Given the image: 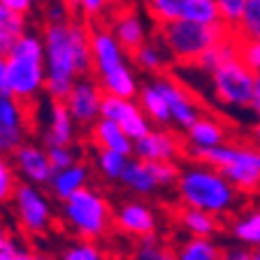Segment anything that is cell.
Listing matches in <instances>:
<instances>
[{"label": "cell", "mask_w": 260, "mask_h": 260, "mask_svg": "<svg viewBox=\"0 0 260 260\" xmlns=\"http://www.w3.org/2000/svg\"><path fill=\"white\" fill-rule=\"evenodd\" d=\"M228 230H230V237L235 244L246 246L251 251L260 249V207L235 214Z\"/></svg>", "instance_id": "cell-24"}, {"label": "cell", "mask_w": 260, "mask_h": 260, "mask_svg": "<svg viewBox=\"0 0 260 260\" xmlns=\"http://www.w3.org/2000/svg\"><path fill=\"white\" fill-rule=\"evenodd\" d=\"M5 60L10 93L23 105L35 103L47 86V54H44L42 35L28 30L23 38L16 40Z\"/></svg>", "instance_id": "cell-3"}, {"label": "cell", "mask_w": 260, "mask_h": 260, "mask_svg": "<svg viewBox=\"0 0 260 260\" xmlns=\"http://www.w3.org/2000/svg\"><path fill=\"white\" fill-rule=\"evenodd\" d=\"M114 228L130 237L144 239L156 235L158 216L151 205H146L144 200H128L114 211Z\"/></svg>", "instance_id": "cell-15"}, {"label": "cell", "mask_w": 260, "mask_h": 260, "mask_svg": "<svg viewBox=\"0 0 260 260\" xmlns=\"http://www.w3.org/2000/svg\"><path fill=\"white\" fill-rule=\"evenodd\" d=\"M233 35L228 26L218 23H193L179 21L158 26V42L170 56L181 65H195L214 44L223 42Z\"/></svg>", "instance_id": "cell-5"}, {"label": "cell", "mask_w": 260, "mask_h": 260, "mask_svg": "<svg viewBox=\"0 0 260 260\" xmlns=\"http://www.w3.org/2000/svg\"><path fill=\"white\" fill-rule=\"evenodd\" d=\"M177 223L188 233V237L200 239H214L223 228L218 216L207 214L202 209H193V207H181L177 211Z\"/></svg>", "instance_id": "cell-23"}, {"label": "cell", "mask_w": 260, "mask_h": 260, "mask_svg": "<svg viewBox=\"0 0 260 260\" xmlns=\"http://www.w3.org/2000/svg\"><path fill=\"white\" fill-rule=\"evenodd\" d=\"M251 137H253V142H255V146H260V121L251 128Z\"/></svg>", "instance_id": "cell-48"}, {"label": "cell", "mask_w": 260, "mask_h": 260, "mask_svg": "<svg viewBox=\"0 0 260 260\" xmlns=\"http://www.w3.org/2000/svg\"><path fill=\"white\" fill-rule=\"evenodd\" d=\"M26 137H28V128H26V125H19V128H7V125H0V156L12 158L28 142Z\"/></svg>", "instance_id": "cell-37"}, {"label": "cell", "mask_w": 260, "mask_h": 260, "mask_svg": "<svg viewBox=\"0 0 260 260\" xmlns=\"http://www.w3.org/2000/svg\"><path fill=\"white\" fill-rule=\"evenodd\" d=\"M49 153V160H51V165H54V170H65V168H72V165H77V151L70 146H51V149H47Z\"/></svg>", "instance_id": "cell-40"}, {"label": "cell", "mask_w": 260, "mask_h": 260, "mask_svg": "<svg viewBox=\"0 0 260 260\" xmlns=\"http://www.w3.org/2000/svg\"><path fill=\"white\" fill-rule=\"evenodd\" d=\"M16 174L23 179V184L32 186H49L54 177V165L49 160L47 146H40L35 142H26L19 151L12 156Z\"/></svg>", "instance_id": "cell-13"}, {"label": "cell", "mask_w": 260, "mask_h": 260, "mask_svg": "<svg viewBox=\"0 0 260 260\" xmlns=\"http://www.w3.org/2000/svg\"><path fill=\"white\" fill-rule=\"evenodd\" d=\"M112 32L114 38L121 42V47L130 54H135L142 44H146V26L144 19L137 14L135 10H123L121 14L114 16L112 21Z\"/></svg>", "instance_id": "cell-21"}, {"label": "cell", "mask_w": 260, "mask_h": 260, "mask_svg": "<svg viewBox=\"0 0 260 260\" xmlns=\"http://www.w3.org/2000/svg\"><path fill=\"white\" fill-rule=\"evenodd\" d=\"M251 0H216V7H218V16H221V23L228 26L230 30H237L239 21H242L244 12L249 7Z\"/></svg>", "instance_id": "cell-38"}, {"label": "cell", "mask_w": 260, "mask_h": 260, "mask_svg": "<svg viewBox=\"0 0 260 260\" xmlns=\"http://www.w3.org/2000/svg\"><path fill=\"white\" fill-rule=\"evenodd\" d=\"M26 246L16 242V237L0 223V260H19Z\"/></svg>", "instance_id": "cell-39"}, {"label": "cell", "mask_w": 260, "mask_h": 260, "mask_svg": "<svg viewBox=\"0 0 260 260\" xmlns=\"http://www.w3.org/2000/svg\"><path fill=\"white\" fill-rule=\"evenodd\" d=\"M26 32H28L26 16L7 10L5 5H0V51H3V56L10 54L16 40L23 38Z\"/></svg>", "instance_id": "cell-28"}, {"label": "cell", "mask_w": 260, "mask_h": 260, "mask_svg": "<svg viewBox=\"0 0 260 260\" xmlns=\"http://www.w3.org/2000/svg\"><path fill=\"white\" fill-rule=\"evenodd\" d=\"M177 198L181 200V207L202 209L221 218L237 207L239 190L216 168L190 160V165L181 168Z\"/></svg>", "instance_id": "cell-2"}, {"label": "cell", "mask_w": 260, "mask_h": 260, "mask_svg": "<svg viewBox=\"0 0 260 260\" xmlns=\"http://www.w3.org/2000/svg\"><path fill=\"white\" fill-rule=\"evenodd\" d=\"M51 0H35V5H49Z\"/></svg>", "instance_id": "cell-50"}, {"label": "cell", "mask_w": 260, "mask_h": 260, "mask_svg": "<svg viewBox=\"0 0 260 260\" xmlns=\"http://www.w3.org/2000/svg\"><path fill=\"white\" fill-rule=\"evenodd\" d=\"M109 0H77V10L81 12L84 19H98L107 10Z\"/></svg>", "instance_id": "cell-43"}, {"label": "cell", "mask_w": 260, "mask_h": 260, "mask_svg": "<svg viewBox=\"0 0 260 260\" xmlns=\"http://www.w3.org/2000/svg\"><path fill=\"white\" fill-rule=\"evenodd\" d=\"M70 7L65 5L63 0H51L44 10V23H60V21H68L70 16H68Z\"/></svg>", "instance_id": "cell-42"}, {"label": "cell", "mask_w": 260, "mask_h": 260, "mask_svg": "<svg viewBox=\"0 0 260 260\" xmlns=\"http://www.w3.org/2000/svg\"><path fill=\"white\" fill-rule=\"evenodd\" d=\"M128 160L130 158L121 156L116 151H107V149H98V153H95L98 172L103 174L105 179H109V181H121L125 168H128Z\"/></svg>", "instance_id": "cell-32"}, {"label": "cell", "mask_w": 260, "mask_h": 260, "mask_svg": "<svg viewBox=\"0 0 260 260\" xmlns=\"http://www.w3.org/2000/svg\"><path fill=\"white\" fill-rule=\"evenodd\" d=\"M137 103H140L142 112L146 114V119L151 121L153 125L165 128V125L172 123V112H170L168 100H165V95H162L160 91H158V86L153 84V81H149V84L142 86Z\"/></svg>", "instance_id": "cell-26"}, {"label": "cell", "mask_w": 260, "mask_h": 260, "mask_svg": "<svg viewBox=\"0 0 260 260\" xmlns=\"http://www.w3.org/2000/svg\"><path fill=\"white\" fill-rule=\"evenodd\" d=\"M100 119H109V121H114V123H119L121 128H123V133L133 142L146 137L153 130L151 128L153 123L146 119V114L142 112L137 100H121V98L105 95Z\"/></svg>", "instance_id": "cell-11"}, {"label": "cell", "mask_w": 260, "mask_h": 260, "mask_svg": "<svg viewBox=\"0 0 260 260\" xmlns=\"http://www.w3.org/2000/svg\"><path fill=\"white\" fill-rule=\"evenodd\" d=\"M211 93L223 107L249 109L253 103V81L255 72L242 60V56L221 65L209 75Z\"/></svg>", "instance_id": "cell-7"}, {"label": "cell", "mask_w": 260, "mask_h": 260, "mask_svg": "<svg viewBox=\"0 0 260 260\" xmlns=\"http://www.w3.org/2000/svg\"><path fill=\"white\" fill-rule=\"evenodd\" d=\"M16 188H19V181H16L14 162H12V158L0 156V205H7L14 200Z\"/></svg>", "instance_id": "cell-36"}, {"label": "cell", "mask_w": 260, "mask_h": 260, "mask_svg": "<svg viewBox=\"0 0 260 260\" xmlns=\"http://www.w3.org/2000/svg\"><path fill=\"white\" fill-rule=\"evenodd\" d=\"M63 223L84 242H98L114 228V209L100 190L86 186L60 205Z\"/></svg>", "instance_id": "cell-6"}, {"label": "cell", "mask_w": 260, "mask_h": 260, "mask_svg": "<svg viewBox=\"0 0 260 260\" xmlns=\"http://www.w3.org/2000/svg\"><path fill=\"white\" fill-rule=\"evenodd\" d=\"M184 153V142L170 128H156L135 142V158L146 162H177Z\"/></svg>", "instance_id": "cell-16"}, {"label": "cell", "mask_w": 260, "mask_h": 260, "mask_svg": "<svg viewBox=\"0 0 260 260\" xmlns=\"http://www.w3.org/2000/svg\"><path fill=\"white\" fill-rule=\"evenodd\" d=\"M253 260H260V249H255V251H253Z\"/></svg>", "instance_id": "cell-51"}, {"label": "cell", "mask_w": 260, "mask_h": 260, "mask_svg": "<svg viewBox=\"0 0 260 260\" xmlns=\"http://www.w3.org/2000/svg\"><path fill=\"white\" fill-rule=\"evenodd\" d=\"M146 14L151 16L158 26L179 21L193 23H218L216 0H142Z\"/></svg>", "instance_id": "cell-9"}, {"label": "cell", "mask_w": 260, "mask_h": 260, "mask_svg": "<svg viewBox=\"0 0 260 260\" xmlns=\"http://www.w3.org/2000/svg\"><path fill=\"white\" fill-rule=\"evenodd\" d=\"M40 35L47 54V79L77 81L93 72L91 28L84 21L68 19L60 23H44Z\"/></svg>", "instance_id": "cell-1"}, {"label": "cell", "mask_w": 260, "mask_h": 260, "mask_svg": "<svg viewBox=\"0 0 260 260\" xmlns=\"http://www.w3.org/2000/svg\"><path fill=\"white\" fill-rule=\"evenodd\" d=\"M0 5H5L7 10L16 12V14L21 16H28L35 7V0H0Z\"/></svg>", "instance_id": "cell-45"}, {"label": "cell", "mask_w": 260, "mask_h": 260, "mask_svg": "<svg viewBox=\"0 0 260 260\" xmlns=\"http://www.w3.org/2000/svg\"><path fill=\"white\" fill-rule=\"evenodd\" d=\"M221 249L214 239L188 237L177 246V260H221Z\"/></svg>", "instance_id": "cell-29"}, {"label": "cell", "mask_w": 260, "mask_h": 260, "mask_svg": "<svg viewBox=\"0 0 260 260\" xmlns=\"http://www.w3.org/2000/svg\"><path fill=\"white\" fill-rule=\"evenodd\" d=\"M133 260H177V249L160 242L156 235L144 239H137V246L133 251Z\"/></svg>", "instance_id": "cell-30"}, {"label": "cell", "mask_w": 260, "mask_h": 260, "mask_svg": "<svg viewBox=\"0 0 260 260\" xmlns=\"http://www.w3.org/2000/svg\"><path fill=\"white\" fill-rule=\"evenodd\" d=\"M0 58H5V56H3V51H0Z\"/></svg>", "instance_id": "cell-52"}, {"label": "cell", "mask_w": 260, "mask_h": 260, "mask_svg": "<svg viewBox=\"0 0 260 260\" xmlns=\"http://www.w3.org/2000/svg\"><path fill=\"white\" fill-rule=\"evenodd\" d=\"M221 260H253V251L233 242L221 249Z\"/></svg>", "instance_id": "cell-44"}, {"label": "cell", "mask_w": 260, "mask_h": 260, "mask_svg": "<svg viewBox=\"0 0 260 260\" xmlns=\"http://www.w3.org/2000/svg\"><path fill=\"white\" fill-rule=\"evenodd\" d=\"M121 184L128 190H133L135 195H153L156 190H160V184L156 179V172H153V165L146 160H140V158H130L128 168H125L123 177H121Z\"/></svg>", "instance_id": "cell-25"}, {"label": "cell", "mask_w": 260, "mask_h": 260, "mask_svg": "<svg viewBox=\"0 0 260 260\" xmlns=\"http://www.w3.org/2000/svg\"><path fill=\"white\" fill-rule=\"evenodd\" d=\"M235 35H237L239 42L260 38V0H251L249 3V7H246V12H244L237 30H235Z\"/></svg>", "instance_id": "cell-35"}, {"label": "cell", "mask_w": 260, "mask_h": 260, "mask_svg": "<svg viewBox=\"0 0 260 260\" xmlns=\"http://www.w3.org/2000/svg\"><path fill=\"white\" fill-rule=\"evenodd\" d=\"M58 260H105V253L98 246V242H84V239H79V242L65 244Z\"/></svg>", "instance_id": "cell-34"}, {"label": "cell", "mask_w": 260, "mask_h": 260, "mask_svg": "<svg viewBox=\"0 0 260 260\" xmlns=\"http://www.w3.org/2000/svg\"><path fill=\"white\" fill-rule=\"evenodd\" d=\"M77 135V123L72 114L68 112L65 103H51L49 105V121L42 133V146H70Z\"/></svg>", "instance_id": "cell-18"}, {"label": "cell", "mask_w": 260, "mask_h": 260, "mask_svg": "<svg viewBox=\"0 0 260 260\" xmlns=\"http://www.w3.org/2000/svg\"><path fill=\"white\" fill-rule=\"evenodd\" d=\"M105 91L95 77H79L72 93L65 100V107L72 114L75 123L93 125L103 114Z\"/></svg>", "instance_id": "cell-10"}, {"label": "cell", "mask_w": 260, "mask_h": 260, "mask_svg": "<svg viewBox=\"0 0 260 260\" xmlns=\"http://www.w3.org/2000/svg\"><path fill=\"white\" fill-rule=\"evenodd\" d=\"M12 95L10 93V77H7V60L0 58V98Z\"/></svg>", "instance_id": "cell-46"}, {"label": "cell", "mask_w": 260, "mask_h": 260, "mask_svg": "<svg viewBox=\"0 0 260 260\" xmlns=\"http://www.w3.org/2000/svg\"><path fill=\"white\" fill-rule=\"evenodd\" d=\"M153 84H156L158 91L165 95V100H168L170 112H172V123L177 125V128L188 130L190 125L202 116L198 100H195V98L190 95L188 88L181 86L177 79L165 75V77H156Z\"/></svg>", "instance_id": "cell-12"}, {"label": "cell", "mask_w": 260, "mask_h": 260, "mask_svg": "<svg viewBox=\"0 0 260 260\" xmlns=\"http://www.w3.org/2000/svg\"><path fill=\"white\" fill-rule=\"evenodd\" d=\"M235 58H239V40H237V35L233 32L228 40L214 44V47H211L209 51H207V54L193 65V68H198V70L211 75V72L218 70L221 65L230 63V60H235Z\"/></svg>", "instance_id": "cell-27"}, {"label": "cell", "mask_w": 260, "mask_h": 260, "mask_svg": "<svg viewBox=\"0 0 260 260\" xmlns=\"http://www.w3.org/2000/svg\"><path fill=\"white\" fill-rule=\"evenodd\" d=\"M88 179H91V170H88L86 162H77L72 168H65V170H56L51 181H49V193L54 195L56 200L63 205L77 195L79 190H84L88 186Z\"/></svg>", "instance_id": "cell-19"}, {"label": "cell", "mask_w": 260, "mask_h": 260, "mask_svg": "<svg viewBox=\"0 0 260 260\" xmlns=\"http://www.w3.org/2000/svg\"><path fill=\"white\" fill-rule=\"evenodd\" d=\"M26 116H28V105L16 100L14 95L0 98V125L19 128V125H26Z\"/></svg>", "instance_id": "cell-33"}, {"label": "cell", "mask_w": 260, "mask_h": 260, "mask_svg": "<svg viewBox=\"0 0 260 260\" xmlns=\"http://www.w3.org/2000/svg\"><path fill=\"white\" fill-rule=\"evenodd\" d=\"M188 156L190 160L216 168L239 193H253L260 188V146L225 142L207 151H188Z\"/></svg>", "instance_id": "cell-4"}, {"label": "cell", "mask_w": 260, "mask_h": 260, "mask_svg": "<svg viewBox=\"0 0 260 260\" xmlns=\"http://www.w3.org/2000/svg\"><path fill=\"white\" fill-rule=\"evenodd\" d=\"M249 109L255 114V119L260 121V72H255V81H253V103H251Z\"/></svg>", "instance_id": "cell-47"}, {"label": "cell", "mask_w": 260, "mask_h": 260, "mask_svg": "<svg viewBox=\"0 0 260 260\" xmlns=\"http://www.w3.org/2000/svg\"><path fill=\"white\" fill-rule=\"evenodd\" d=\"M91 140L98 149H107V151H116L125 158L135 156V142L123 133L119 123H114L109 119H98L91 125Z\"/></svg>", "instance_id": "cell-20"}, {"label": "cell", "mask_w": 260, "mask_h": 260, "mask_svg": "<svg viewBox=\"0 0 260 260\" xmlns=\"http://www.w3.org/2000/svg\"><path fill=\"white\" fill-rule=\"evenodd\" d=\"M12 205H14L16 223L28 237H40L51 230L54 209H51V200L42 190V186L19 184Z\"/></svg>", "instance_id": "cell-8"}, {"label": "cell", "mask_w": 260, "mask_h": 260, "mask_svg": "<svg viewBox=\"0 0 260 260\" xmlns=\"http://www.w3.org/2000/svg\"><path fill=\"white\" fill-rule=\"evenodd\" d=\"M186 151H207L228 142V125L216 116L202 114L188 130H186Z\"/></svg>", "instance_id": "cell-17"}, {"label": "cell", "mask_w": 260, "mask_h": 260, "mask_svg": "<svg viewBox=\"0 0 260 260\" xmlns=\"http://www.w3.org/2000/svg\"><path fill=\"white\" fill-rule=\"evenodd\" d=\"M165 54L168 51H165V47L160 42H146L133 54V60L144 72H160L165 68V63H168V56Z\"/></svg>", "instance_id": "cell-31"}, {"label": "cell", "mask_w": 260, "mask_h": 260, "mask_svg": "<svg viewBox=\"0 0 260 260\" xmlns=\"http://www.w3.org/2000/svg\"><path fill=\"white\" fill-rule=\"evenodd\" d=\"M91 51H93V75L95 79L119 70L125 65V49L114 38L112 28L105 26H91Z\"/></svg>", "instance_id": "cell-14"}, {"label": "cell", "mask_w": 260, "mask_h": 260, "mask_svg": "<svg viewBox=\"0 0 260 260\" xmlns=\"http://www.w3.org/2000/svg\"><path fill=\"white\" fill-rule=\"evenodd\" d=\"M98 81H100L105 95L121 98V100H137V98H140V91H142L140 79H137V75H135V68L130 63L121 65L119 70L100 77Z\"/></svg>", "instance_id": "cell-22"}, {"label": "cell", "mask_w": 260, "mask_h": 260, "mask_svg": "<svg viewBox=\"0 0 260 260\" xmlns=\"http://www.w3.org/2000/svg\"><path fill=\"white\" fill-rule=\"evenodd\" d=\"M239 56L253 72H260V38L239 42Z\"/></svg>", "instance_id": "cell-41"}, {"label": "cell", "mask_w": 260, "mask_h": 260, "mask_svg": "<svg viewBox=\"0 0 260 260\" xmlns=\"http://www.w3.org/2000/svg\"><path fill=\"white\" fill-rule=\"evenodd\" d=\"M63 3H65V5H68V7H70V10H72V7H75V10H77V0H63Z\"/></svg>", "instance_id": "cell-49"}]
</instances>
